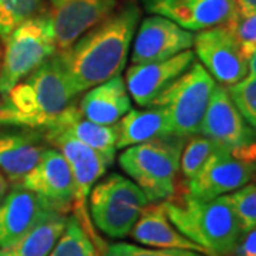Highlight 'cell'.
Listing matches in <instances>:
<instances>
[{"label":"cell","mask_w":256,"mask_h":256,"mask_svg":"<svg viewBox=\"0 0 256 256\" xmlns=\"http://www.w3.org/2000/svg\"><path fill=\"white\" fill-rule=\"evenodd\" d=\"M194 47L205 70L220 86L230 87L248 77L246 56L226 24L200 32Z\"/></svg>","instance_id":"10"},{"label":"cell","mask_w":256,"mask_h":256,"mask_svg":"<svg viewBox=\"0 0 256 256\" xmlns=\"http://www.w3.org/2000/svg\"><path fill=\"white\" fill-rule=\"evenodd\" d=\"M255 175V161L218 148L201 171L186 181L185 194L195 200H215L242 188Z\"/></svg>","instance_id":"12"},{"label":"cell","mask_w":256,"mask_h":256,"mask_svg":"<svg viewBox=\"0 0 256 256\" xmlns=\"http://www.w3.org/2000/svg\"><path fill=\"white\" fill-rule=\"evenodd\" d=\"M140 18V6L130 3L84 33L73 46L57 52L77 96L121 74Z\"/></svg>","instance_id":"1"},{"label":"cell","mask_w":256,"mask_h":256,"mask_svg":"<svg viewBox=\"0 0 256 256\" xmlns=\"http://www.w3.org/2000/svg\"><path fill=\"white\" fill-rule=\"evenodd\" d=\"M57 53L54 37L43 10L23 22L3 40L0 94L8 92Z\"/></svg>","instance_id":"5"},{"label":"cell","mask_w":256,"mask_h":256,"mask_svg":"<svg viewBox=\"0 0 256 256\" xmlns=\"http://www.w3.org/2000/svg\"><path fill=\"white\" fill-rule=\"evenodd\" d=\"M42 131L43 134H62L74 138L97 151L110 166L114 164L117 151L116 126H100L87 120L80 112L76 102Z\"/></svg>","instance_id":"19"},{"label":"cell","mask_w":256,"mask_h":256,"mask_svg":"<svg viewBox=\"0 0 256 256\" xmlns=\"http://www.w3.org/2000/svg\"><path fill=\"white\" fill-rule=\"evenodd\" d=\"M235 38L238 40L239 46L242 48L246 58L256 50V13L242 16L238 14L226 24Z\"/></svg>","instance_id":"29"},{"label":"cell","mask_w":256,"mask_h":256,"mask_svg":"<svg viewBox=\"0 0 256 256\" xmlns=\"http://www.w3.org/2000/svg\"><path fill=\"white\" fill-rule=\"evenodd\" d=\"M215 86L205 67L194 62L151 106L166 112L175 136L192 137L200 134Z\"/></svg>","instance_id":"7"},{"label":"cell","mask_w":256,"mask_h":256,"mask_svg":"<svg viewBox=\"0 0 256 256\" xmlns=\"http://www.w3.org/2000/svg\"><path fill=\"white\" fill-rule=\"evenodd\" d=\"M116 6L117 0H47L43 13L57 52L73 46L84 33L111 14Z\"/></svg>","instance_id":"11"},{"label":"cell","mask_w":256,"mask_h":256,"mask_svg":"<svg viewBox=\"0 0 256 256\" xmlns=\"http://www.w3.org/2000/svg\"><path fill=\"white\" fill-rule=\"evenodd\" d=\"M48 256H100L90 236L74 216L67 220L62 236Z\"/></svg>","instance_id":"24"},{"label":"cell","mask_w":256,"mask_h":256,"mask_svg":"<svg viewBox=\"0 0 256 256\" xmlns=\"http://www.w3.org/2000/svg\"><path fill=\"white\" fill-rule=\"evenodd\" d=\"M4 97L26 127L44 130L73 104L77 94L56 53Z\"/></svg>","instance_id":"3"},{"label":"cell","mask_w":256,"mask_h":256,"mask_svg":"<svg viewBox=\"0 0 256 256\" xmlns=\"http://www.w3.org/2000/svg\"><path fill=\"white\" fill-rule=\"evenodd\" d=\"M150 202L132 180L111 174L92 186L88 210L94 226L110 238H126Z\"/></svg>","instance_id":"6"},{"label":"cell","mask_w":256,"mask_h":256,"mask_svg":"<svg viewBox=\"0 0 256 256\" xmlns=\"http://www.w3.org/2000/svg\"><path fill=\"white\" fill-rule=\"evenodd\" d=\"M131 236L138 244L162 249H185L205 254L200 245L185 238L175 228L165 212L162 202H151L141 212L136 225L131 229ZM208 256V255H206Z\"/></svg>","instance_id":"21"},{"label":"cell","mask_w":256,"mask_h":256,"mask_svg":"<svg viewBox=\"0 0 256 256\" xmlns=\"http://www.w3.org/2000/svg\"><path fill=\"white\" fill-rule=\"evenodd\" d=\"M238 14L246 16L256 13V0H235Z\"/></svg>","instance_id":"33"},{"label":"cell","mask_w":256,"mask_h":256,"mask_svg":"<svg viewBox=\"0 0 256 256\" xmlns=\"http://www.w3.org/2000/svg\"><path fill=\"white\" fill-rule=\"evenodd\" d=\"M0 127H26L24 121L9 104L8 98L0 94Z\"/></svg>","instance_id":"31"},{"label":"cell","mask_w":256,"mask_h":256,"mask_svg":"<svg viewBox=\"0 0 256 256\" xmlns=\"http://www.w3.org/2000/svg\"><path fill=\"white\" fill-rule=\"evenodd\" d=\"M195 62V53L185 50L164 62L131 64L126 77L128 94L141 107H150Z\"/></svg>","instance_id":"17"},{"label":"cell","mask_w":256,"mask_h":256,"mask_svg":"<svg viewBox=\"0 0 256 256\" xmlns=\"http://www.w3.org/2000/svg\"><path fill=\"white\" fill-rule=\"evenodd\" d=\"M9 190V180L6 178V175L0 171V201L4 198V195L8 194Z\"/></svg>","instance_id":"34"},{"label":"cell","mask_w":256,"mask_h":256,"mask_svg":"<svg viewBox=\"0 0 256 256\" xmlns=\"http://www.w3.org/2000/svg\"><path fill=\"white\" fill-rule=\"evenodd\" d=\"M186 138L171 136L124 148L122 171L146 194L148 202H164L175 195L176 175Z\"/></svg>","instance_id":"4"},{"label":"cell","mask_w":256,"mask_h":256,"mask_svg":"<svg viewBox=\"0 0 256 256\" xmlns=\"http://www.w3.org/2000/svg\"><path fill=\"white\" fill-rule=\"evenodd\" d=\"M248 76H256V50L248 58Z\"/></svg>","instance_id":"35"},{"label":"cell","mask_w":256,"mask_h":256,"mask_svg":"<svg viewBox=\"0 0 256 256\" xmlns=\"http://www.w3.org/2000/svg\"><path fill=\"white\" fill-rule=\"evenodd\" d=\"M14 185L37 194L60 214L67 215L73 208V172L67 160L54 146H47L36 166Z\"/></svg>","instance_id":"13"},{"label":"cell","mask_w":256,"mask_h":256,"mask_svg":"<svg viewBox=\"0 0 256 256\" xmlns=\"http://www.w3.org/2000/svg\"><path fill=\"white\" fill-rule=\"evenodd\" d=\"M117 150L175 136L162 108L150 106L146 110H130L116 124Z\"/></svg>","instance_id":"22"},{"label":"cell","mask_w":256,"mask_h":256,"mask_svg":"<svg viewBox=\"0 0 256 256\" xmlns=\"http://www.w3.org/2000/svg\"><path fill=\"white\" fill-rule=\"evenodd\" d=\"M229 256H256V226L242 232L236 246Z\"/></svg>","instance_id":"32"},{"label":"cell","mask_w":256,"mask_h":256,"mask_svg":"<svg viewBox=\"0 0 256 256\" xmlns=\"http://www.w3.org/2000/svg\"><path fill=\"white\" fill-rule=\"evenodd\" d=\"M44 140L48 146H54L56 150H58L63 154L72 168L74 180L72 210L74 212V218L78 220L82 228L90 236L98 255L101 256L107 246L94 228L88 210V198L92 186L106 174L110 165L106 162V160L97 151L74 138L62 134H44Z\"/></svg>","instance_id":"8"},{"label":"cell","mask_w":256,"mask_h":256,"mask_svg":"<svg viewBox=\"0 0 256 256\" xmlns=\"http://www.w3.org/2000/svg\"><path fill=\"white\" fill-rule=\"evenodd\" d=\"M101 256H206L195 250L185 249H162V248H142L131 244H114L108 246Z\"/></svg>","instance_id":"30"},{"label":"cell","mask_w":256,"mask_h":256,"mask_svg":"<svg viewBox=\"0 0 256 256\" xmlns=\"http://www.w3.org/2000/svg\"><path fill=\"white\" fill-rule=\"evenodd\" d=\"M200 134L220 150L256 162V131L244 118L226 87L215 86Z\"/></svg>","instance_id":"9"},{"label":"cell","mask_w":256,"mask_h":256,"mask_svg":"<svg viewBox=\"0 0 256 256\" xmlns=\"http://www.w3.org/2000/svg\"><path fill=\"white\" fill-rule=\"evenodd\" d=\"M57 214L60 212L53 210L37 194L14 185L0 201V248L9 246L40 222Z\"/></svg>","instance_id":"16"},{"label":"cell","mask_w":256,"mask_h":256,"mask_svg":"<svg viewBox=\"0 0 256 256\" xmlns=\"http://www.w3.org/2000/svg\"><path fill=\"white\" fill-rule=\"evenodd\" d=\"M48 144L42 130L0 127V171L18 184L34 168Z\"/></svg>","instance_id":"18"},{"label":"cell","mask_w":256,"mask_h":256,"mask_svg":"<svg viewBox=\"0 0 256 256\" xmlns=\"http://www.w3.org/2000/svg\"><path fill=\"white\" fill-rule=\"evenodd\" d=\"M162 204L171 224L185 238L200 245L206 255L232 254L242 229L226 195L215 200H195L184 192Z\"/></svg>","instance_id":"2"},{"label":"cell","mask_w":256,"mask_h":256,"mask_svg":"<svg viewBox=\"0 0 256 256\" xmlns=\"http://www.w3.org/2000/svg\"><path fill=\"white\" fill-rule=\"evenodd\" d=\"M2 60H3V40L0 38V67H2Z\"/></svg>","instance_id":"36"},{"label":"cell","mask_w":256,"mask_h":256,"mask_svg":"<svg viewBox=\"0 0 256 256\" xmlns=\"http://www.w3.org/2000/svg\"><path fill=\"white\" fill-rule=\"evenodd\" d=\"M216 150L218 146L214 141H210V138L204 137L201 134L186 138L180 161V171L184 180L190 181L198 174Z\"/></svg>","instance_id":"26"},{"label":"cell","mask_w":256,"mask_h":256,"mask_svg":"<svg viewBox=\"0 0 256 256\" xmlns=\"http://www.w3.org/2000/svg\"><path fill=\"white\" fill-rule=\"evenodd\" d=\"M78 110L96 124L116 126L131 110V97L124 77L120 74L90 88L80 101Z\"/></svg>","instance_id":"20"},{"label":"cell","mask_w":256,"mask_h":256,"mask_svg":"<svg viewBox=\"0 0 256 256\" xmlns=\"http://www.w3.org/2000/svg\"><path fill=\"white\" fill-rule=\"evenodd\" d=\"M146 9L170 18L188 32L228 24L236 16L235 0H144Z\"/></svg>","instance_id":"15"},{"label":"cell","mask_w":256,"mask_h":256,"mask_svg":"<svg viewBox=\"0 0 256 256\" xmlns=\"http://www.w3.org/2000/svg\"><path fill=\"white\" fill-rule=\"evenodd\" d=\"M47 0H0V38L4 40L23 22L37 16Z\"/></svg>","instance_id":"25"},{"label":"cell","mask_w":256,"mask_h":256,"mask_svg":"<svg viewBox=\"0 0 256 256\" xmlns=\"http://www.w3.org/2000/svg\"><path fill=\"white\" fill-rule=\"evenodd\" d=\"M238 216L242 232L256 226V175L242 188L226 195Z\"/></svg>","instance_id":"27"},{"label":"cell","mask_w":256,"mask_h":256,"mask_svg":"<svg viewBox=\"0 0 256 256\" xmlns=\"http://www.w3.org/2000/svg\"><path fill=\"white\" fill-rule=\"evenodd\" d=\"M67 220L63 214L47 218L12 245L0 248V256H48L62 236Z\"/></svg>","instance_id":"23"},{"label":"cell","mask_w":256,"mask_h":256,"mask_svg":"<svg viewBox=\"0 0 256 256\" xmlns=\"http://www.w3.org/2000/svg\"><path fill=\"white\" fill-rule=\"evenodd\" d=\"M191 32L162 16H150L142 20L132 46L131 63L146 64L164 62L174 56L191 50Z\"/></svg>","instance_id":"14"},{"label":"cell","mask_w":256,"mask_h":256,"mask_svg":"<svg viewBox=\"0 0 256 256\" xmlns=\"http://www.w3.org/2000/svg\"><path fill=\"white\" fill-rule=\"evenodd\" d=\"M229 96L246 122L256 131V76H248L228 88Z\"/></svg>","instance_id":"28"}]
</instances>
